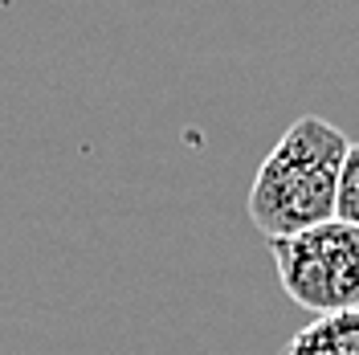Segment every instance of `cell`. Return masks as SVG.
<instances>
[{
  "label": "cell",
  "instance_id": "1",
  "mask_svg": "<svg viewBox=\"0 0 359 355\" xmlns=\"http://www.w3.org/2000/svg\"><path fill=\"white\" fill-rule=\"evenodd\" d=\"M347 147L351 143L335 123L318 114H298L253 176L249 188L253 229L273 241L335 221L339 172Z\"/></svg>",
  "mask_w": 359,
  "mask_h": 355
},
{
  "label": "cell",
  "instance_id": "2",
  "mask_svg": "<svg viewBox=\"0 0 359 355\" xmlns=\"http://www.w3.org/2000/svg\"><path fill=\"white\" fill-rule=\"evenodd\" d=\"M278 282L302 311H359V229L343 221L314 225L294 237L269 241Z\"/></svg>",
  "mask_w": 359,
  "mask_h": 355
},
{
  "label": "cell",
  "instance_id": "3",
  "mask_svg": "<svg viewBox=\"0 0 359 355\" xmlns=\"http://www.w3.org/2000/svg\"><path fill=\"white\" fill-rule=\"evenodd\" d=\"M335 221L359 229V143L347 147L343 172H339V196H335Z\"/></svg>",
  "mask_w": 359,
  "mask_h": 355
},
{
  "label": "cell",
  "instance_id": "4",
  "mask_svg": "<svg viewBox=\"0 0 359 355\" xmlns=\"http://www.w3.org/2000/svg\"><path fill=\"white\" fill-rule=\"evenodd\" d=\"M323 335L331 339V347L339 355H359V311H339V314H323L314 319Z\"/></svg>",
  "mask_w": 359,
  "mask_h": 355
},
{
  "label": "cell",
  "instance_id": "5",
  "mask_svg": "<svg viewBox=\"0 0 359 355\" xmlns=\"http://www.w3.org/2000/svg\"><path fill=\"white\" fill-rule=\"evenodd\" d=\"M282 355H339V351L331 347V339L323 335V327L311 323V327H302V331L290 335V343L282 347Z\"/></svg>",
  "mask_w": 359,
  "mask_h": 355
}]
</instances>
